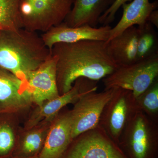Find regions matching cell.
Masks as SVG:
<instances>
[{
    "instance_id": "cell-12",
    "label": "cell",
    "mask_w": 158,
    "mask_h": 158,
    "mask_svg": "<svg viewBox=\"0 0 158 158\" xmlns=\"http://www.w3.org/2000/svg\"><path fill=\"white\" fill-rule=\"evenodd\" d=\"M56 58L53 55L29 74L27 81L34 106L59 97L57 85Z\"/></svg>"
},
{
    "instance_id": "cell-19",
    "label": "cell",
    "mask_w": 158,
    "mask_h": 158,
    "mask_svg": "<svg viewBox=\"0 0 158 158\" xmlns=\"http://www.w3.org/2000/svg\"><path fill=\"white\" fill-rule=\"evenodd\" d=\"M152 26L148 22L143 25L137 27L138 32L136 61L158 54V38Z\"/></svg>"
},
{
    "instance_id": "cell-15",
    "label": "cell",
    "mask_w": 158,
    "mask_h": 158,
    "mask_svg": "<svg viewBox=\"0 0 158 158\" xmlns=\"http://www.w3.org/2000/svg\"><path fill=\"white\" fill-rule=\"evenodd\" d=\"M115 0H74L64 23L69 27H96L99 19Z\"/></svg>"
},
{
    "instance_id": "cell-5",
    "label": "cell",
    "mask_w": 158,
    "mask_h": 158,
    "mask_svg": "<svg viewBox=\"0 0 158 158\" xmlns=\"http://www.w3.org/2000/svg\"><path fill=\"white\" fill-rule=\"evenodd\" d=\"M126 135L119 139V145L128 158H158L156 135H152L149 122L140 110L130 116Z\"/></svg>"
},
{
    "instance_id": "cell-18",
    "label": "cell",
    "mask_w": 158,
    "mask_h": 158,
    "mask_svg": "<svg viewBox=\"0 0 158 158\" xmlns=\"http://www.w3.org/2000/svg\"><path fill=\"white\" fill-rule=\"evenodd\" d=\"M20 117L11 113L0 114V158H12L22 127Z\"/></svg>"
},
{
    "instance_id": "cell-11",
    "label": "cell",
    "mask_w": 158,
    "mask_h": 158,
    "mask_svg": "<svg viewBox=\"0 0 158 158\" xmlns=\"http://www.w3.org/2000/svg\"><path fill=\"white\" fill-rule=\"evenodd\" d=\"M112 27L110 25L93 27L88 25L69 27L64 22L52 27L41 36L45 45L51 51L55 44L72 43L85 40L107 42Z\"/></svg>"
},
{
    "instance_id": "cell-4",
    "label": "cell",
    "mask_w": 158,
    "mask_h": 158,
    "mask_svg": "<svg viewBox=\"0 0 158 158\" xmlns=\"http://www.w3.org/2000/svg\"><path fill=\"white\" fill-rule=\"evenodd\" d=\"M74 0H20L19 12L23 27L46 32L64 22Z\"/></svg>"
},
{
    "instance_id": "cell-2",
    "label": "cell",
    "mask_w": 158,
    "mask_h": 158,
    "mask_svg": "<svg viewBox=\"0 0 158 158\" xmlns=\"http://www.w3.org/2000/svg\"><path fill=\"white\" fill-rule=\"evenodd\" d=\"M52 55L37 32L21 28L0 31V67L23 81Z\"/></svg>"
},
{
    "instance_id": "cell-7",
    "label": "cell",
    "mask_w": 158,
    "mask_h": 158,
    "mask_svg": "<svg viewBox=\"0 0 158 158\" xmlns=\"http://www.w3.org/2000/svg\"><path fill=\"white\" fill-rule=\"evenodd\" d=\"M97 89V81L83 77L77 79L68 92L46 101L40 106H34L29 112L22 127L30 128L44 119L54 118L65 106L74 103L81 96L96 91Z\"/></svg>"
},
{
    "instance_id": "cell-21",
    "label": "cell",
    "mask_w": 158,
    "mask_h": 158,
    "mask_svg": "<svg viewBox=\"0 0 158 158\" xmlns=\"http://www.w3.org/2000/svg\"><path fill=\"white\" fill-rule=\"evenodd\" d=\"M137 110H144L149 114H156L158 110V82L156 79L147 90L135 99Z\"/></svg>"
},
{
    "instance_id": "cell-6",
    "label": "cell",
    "mask_w": 158,
    "mask_h": 158,
    "mask_svg": "<svg viewBox=\"0 0 158 158\" xmlns=\"http://www.w3.org/2000/svg\"><path fill=\"white\" fill-rule=\"evenodd\" d=\"M115 88L100 93L89 92L81 96L70 110L72 137L73 140L80 135L94 129L99 123L103 111L112 98Z\"/></svg>"
},
{
    "instance_id": "cell-22",
    "label": "cell",
    "mask_w": 158,
    "mask_h": 158,
    "mask_svg": "<svg viewBox=\"0 0 158 158\" xmlns=\"http://www.w3.org/2000/svg\"><path fill=\"white\" fill-rule=\"evenodd\" d=\"M132 0H115L113 4L110 6L99 19V23L102 26L110 25L115 20L116 12L123 4L131 2Z\"/></svg>"
},
{
    "instance_id": "cell-17",
    "label": "cell",
    "mask_w": 158,
    "mask_h": 158,
    "mask_svg": "<svg viewBox=\"0 0 158 158\" xmlns=\"http://www.w3.org/2000/svg\"><path fill=\"white\" fill-rule=\"evenodd\" d=\"M138 32V27L131 26L107 42L108 52L118 67L136 62Z\"/></svg>"
},
{
    "instance_id": "cell-14",
    "label": "cell",
    "mask_w": 158,
    "mask_h": 158,
    "mask_svg": "<svg viewBox=\"0 0 158 158\" xmlns=\"http://www.w3.org/2000/svg\"><path fill=\"white\" fill-rule=\"evenodd\" d=\"M52 119H44L33 127H22L12 158H34L42 152Z\"/></svg>"
},
{
    "instance_id": "cell-9",
    "label": "cell",
    "mask_w": 158,
    "mask_h": 158,
    "mask_svg": "<svg viewBox=\"0 0 158 158\" xmlns=\"http://www.w3.org/2000/svg\"><path fill=\"white\" fill-rule=\"evenodd\" d=\"M62 158H128L106 135L93 132L75 138Z\"/></svg>"
},
{
    "instance_id": "cell-23",
    "label": "cell",
    "mask_w": 158,
    "mask_h": 158,
    "mask_svg": "<svg viewBox=\"0 0 158 158\" xmlns=\"http://www.w3.org/2000/svg\"><path fill=\"white\" fill-rule=\"evenodd\" d=\"M148 22L150 23L152 25L158 28V11L155 10L152 11L149 15L148 19Z\"/></svg>"
},
{
    "instance_id": "cell-24",
    "label": "cell",
    "mask_w": 158,
    "mask_h": 158,
    "mask_svg": "<svg viewBox=\"0 0 158 158\" xmlns=\"http://www.w3.org/2000/svg\"><path fill=\"white\" fill-rule=\"evenodd\" d=\"M34 158H39V157H37Z\"/></svg>"
},
{
    "instance_id": "cell-10",
    "label": "cell",
    "mask_w": 158,
    "mask_h": 158,
    "mask_svg": "<svg viewBox=\"0 0 158 158\" xmlns=\"http://www.w3.org/2000/svg\"><path fill=\"white\" fill-rule=\"evenodd\" d=\"M135 99L129 90L115 88L103 111L100 120L112 140L118 145L122 132L131 114L136 110Z\"/></svg>"
},
{
    "instance_id": "cell-1",
    "label": "cell",
    "mask_w": 158,
    "mask_h": 158,
    "mask_svg": "<svg viewBox=\"0 0 158 158\" xmlns=\"http://www.w3.org/2000/svg\"><path fill=\"white\" fill-rule=\"evenodd\" d=\"M51 53L56 58L57 85L60 95L68 92L77 79L86 78L98 81L118 67L108 52L105 41L59 43L53 46Z\"/></svg>"
},
{
    "instance_id": "cell-8",
    "label": "cell",
    "mask_w": 158,
    "mask_h": 158,
    "mask_svg": "<svg viewBox=\"0 0 158 158\" xmlns=\"http://www.w3.org/2000/svg\"><path fill=\"white\" fill-rule=\"evenodd\" d=\"M34 106L27 81L0 67V114L21 116Z\"/></svg>"
},
{
    "instance_id": "cell-16",
    "label": "cell",
    "mask_w": 158,
    "mask_h": 158,
    "mask_svg": "<svg viewBox=\"0 0 158 158\" xmlns=\"http://www.w3.org/2000/svg\"><path fill=\"white\" fill-rule=\"evenodd\" d=\"M158 6L157 0L152 2L149 0H132L130 3L123 4L122 6V16L117 24L111 29L107 42L131 26H141L146 23L149 15L156 9Z\"/></svg>"
},
{
    "instance_id": "cell-3",
    "label": "cell",
    "mask_w": 158,
    "mask_h": 158,
    "mask_svg": "<svg viewBox=\"0 0 158 158\" xmlns=\"http://www.w3.org/2000/svg\"><path fill=\"white\" fill-rule=\"evenodd\" d=\"M158 76V54L129 65L118 66L103 79L105 90L120 88L129 90L135 99L144 93Z\"/></svg>"
},
{
    "instance_id": "cell-20",
    "label": "cell",
    "mask_w": 158,
    "mask_h": 158,
    "mask_svg": "<svg viewBox=\"0 0 158 158\" xmlns=\"http://www.w3.org/2000/svg\"><path fill=\"white\" fill-rule=\"evenodd\" d=\"M20 0H0V31L23 27L19 12Z\"/></svg>"
},
{
    "instance_id": "cell-13",
    "label": "cell",
    "mask_w": 158,
    "mask_h": 158,
    "mask_svg": "<svg viewBox=\"0 0 158 158\" xmlns=\"http://www.w3.org/2000/svg\"><path fill=\"white\" fill-rule=\"evenodd\" d=\"M73 141L70 110L60 112L51 123L39 158H62Z\"/></svg>"
}]
</instances>
